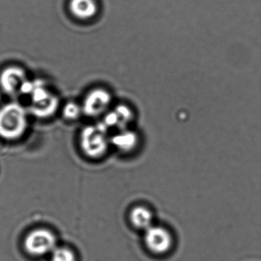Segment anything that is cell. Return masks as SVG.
<instances>
[{
  "label": "cell",
  "mask_w": 261,
  "mask_h": 261,
  "mask_svg": "<svg viewBox=\"0 0 261 261\" xmlns=\"http://www.w3.org/2000/svg\"><path fill=\"white\" fill-rule=\"evenodd\" d=\"M20 94L30 96L29 113L38 118L51 117L59 108V99L50 93L42 81H27L21 90Z\"/></svg>",
  "instance_id": "6da1fadb"
},
{
  "label": "cell",
  "mask_w": 261,
  "mask_h": 261,
  "mask_svg": "<svg viewBox=\"0 0 261 261\" xmlns=\"http://www.w3.org/2000/svg\"><path fill=\"white\" fill-rule=\"evenodd\" d=\"M29 127V111L19 103H9L0 108V138L16 141Z\"/></svg>",
  "instance_id": "7a4b0ae2"
},
{
  "label": "cell",
  "mask_w": 261,
  "mask_h": 261,
  "mask_svg": "<svg viewBox=\"0 0 261 261\" xmlns=\"http://www.w3.org/2000/svg\"><path fill=\"white\" fill-rule=\"evenodd\" d=\"M81 149L88 158L97 160L108 152L111 144L108 131L101 123L83 128L79 137Z\"/></svg>",
  "instance_id": "3957f363"
},
{
  "label": "cell",
  "mask_w": 261,
  "mask_h": 261,
  "mask_svg": "<svg viewBox=\"0 0 261 261\" xmlns=\"http://www.w3.org/2000/svg\"><path fill=\"white\" fill-rule=\"evenodd\" d=\"M23 246L25 252L31 256H45L53 253L58 247L57 237L48 229H34L27 233Z\"/></svg>",
  "instance_id": "277c9868"
},
{
  "label": "cell",
  "mask_w": 261,
  "mask_h": 261,
  "mask_svg": "<svg viewBox=\"0 0 261 261\" xmlns=\"http://www.w3.org/2000/svg\"><path fill=\"white\" fill-rule=\"evenodd\" d=\"M111 97L109 91L101 88L89 93L82 105V112L88 117H97L108 113L111 106Z\"/></svg>",
  "instance_id": "5b68a950"
},
{
  "label": "cell",
  "mask_w": 261,
  "mask_h": 261,
  "mask_svg": "<svg viewBox=\"0 0 261 261\" xmlns=\"http://www.w3.org/2000/svg\"><path fill=\"white\" fill-rule=\"evenodd\" d=\"M144 241L147 248L155 254L167 253L172 246L170 233L159 226H151L145 230Z\"/></svg>",
  "instance_id": "8992f818"
},
{
  "label": "cell",
  "mask_w": 261,
  "mask_h": 261,
  "mask_svg": "<svg viewBox=\"0 0 261 261\" xmlns=\"http://www.w3.org/2000/svg\"><path fill=\"white\" fill-rule=\"evenodd\" d=\"M28 81L22 68L13 66L7 68L0 75V86L10 95L20 94L22 86Z\"/></svg>",
  "instance_id": "52a82bcc"
},
{
  "label": "cell",
  "mask_w": 261,
  "mask_h": 261,
  "mask_svg": "<svg viewBox=\"0 0 261 261\" xmlns=\"http://www.w3.org/2000/svg\"><path fill=\"white\" fill-rule=\"evenodd\" d=\"M133 117V112L129 108L124 105H120L105 114L103 120L100 123L108 131L112 129L121 131L126 129Z\"/></svg>",
  "instance_id": "ba28073f"
},
{
  "label": "cell",
  "mask_w": 261,
  "mask_h": 261,
  "mask_svg": "<svg viewBox=\"0 0 261 261\" xmlns=\"http://www.w3.org/2000/svg\"><path fill=\"white\" fill-rule=\"evenodd\" d=\"M69 8L71 13L80 19H92L98 11L95 0H71Z\"/></svg>",
  "instance_id": "9c48e42d"
},
{
  "label": "cell",
  "mask_w": 261,
  "mask_h": 261,
  "mask_svg": "<svg viewBox=\"0 0 261 261\" xmlns=\"http://www.w3.org/2000/svg\"><path fill=\"white\" fill-rule=\"evenodd\" d=\"M111 143L122 152H130L138 143V137L132 131L123 129L113 136Z\"/></svg>",
  "instance_id": "30bf717a"
},
{
  "label": "cell",
  "mask_w": 261,
  "mask_h": 261,
  "mask_svg": "<svg viewBox=\"0 0 261 261\" xmlns=\"http://www.w3.org/2000/svg\"><path fill=\"white\" fill-rule=\"evenodd\" d=\"M131 222L137 228L147 230L152 223V214L147 207L137 206L133 208L129 215Z\"/></svg>",
  "instance_id": "8fae6325"
},
{
  "label": "cell",
  "mask_w": 261,
  "mask_h": 261,
  "mask_svg": "<svg viewBox=\"0 0 261 261\" xmlns=\"http://www.w3.org/2000/svg\"><path fill=\"white\" fill-rule=\"evenodd\" d=\"M51 261H77L75 253L65 247H57L51 253Z\"/></svg>",
  "instance_id": "7c38bea8"
},
{
  "label": "cell",
  "mask_w": 261,
  "mask_h": 261,
  "mask_svg": "<svg viewBox=\"0 0 261 261\" xmlns=\"http://www.w3.org/2000/svg\"><path fill=\"white\" fill-rule=\"evenodd\" d=\"M82 112V107L75 103H68L64 107V117L68 120H75L80 117Z\"/></svg>",
  "instance_id": "4fadbf2b"
}]
</instances>
